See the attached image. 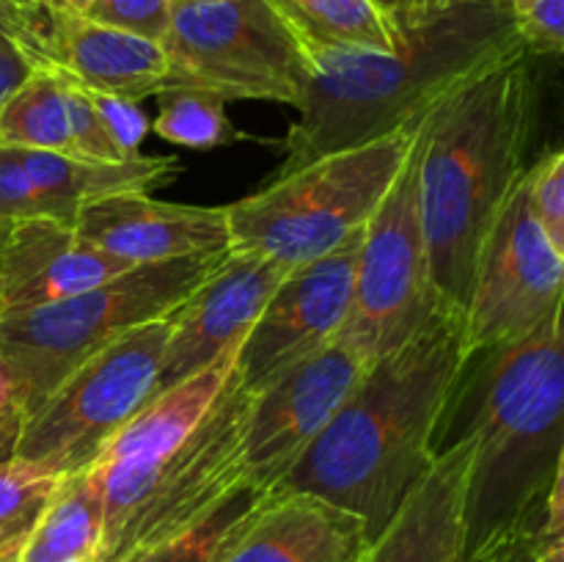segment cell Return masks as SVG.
<instances>
[{"instance_id":"6da1fadb","label":"cell","mask_w":564,"mask_h":562,"mask_svg":"<svg viewBox=\"0 0 564 562\" xmlns=\"http://www.w3.org/2000/svg\"><path fill=\"white\" fill-rule=\"evenodd\" d=\"M471 439L463 556L527 538L564 540L562 309L516 342L468 353L435 452Z\"/></svg>"},{"instance_id":"7a4b0ae2","label":"cell","mask_w":564,"mask_h":562,"mask_svg":"<svg viewBox=\"0 0 564 562\" xmlns=\"http://www.w3.org/2000/svg\"><path fill=\"white\" fill-rule=\"evenodd\" d=\"M391 50L312 53L275 174L413 127L460 83L527 53L510 0H427L394 22Z\"/></svg>"},{"instance_id":"3957f363","label":"cell","mask_w":564,"mask_h":562,"mask_svg":"<svg viewBox=\"0 0 564 562\" xmlns=\"http://www.w3.org/2000/svg\"><path fill=\"white\" fill-rule=\"evenodd\" d=\"M466 358L463 314L441 309L411 339L369 361L273 490L317 496L356 516L369 540L378 538L433 463Z\"/></svg>"},{"instance_id":"277c9868","label":"cell","mask_w":564,"mask_h":562,"mask_svg":"<svg viewBox=\"0 0 564 562\" xmlns=\"http://www.w3.org/2000/svg\"><path fill=\"white\" fill-rule=\"evenodd\" d=\"M532 55L468 77L419 121V202L441 303L466 309L496 215L527 171L538 125Z\"/></svg>"},{"instance_id":"5b68a950","label":"cell","mask_w":564,"mask_h":562,"mask_svg":"<svg viewBox=\"0 0 564 562\" xmlns=\"http://www.w3.org/2000/svg\"><path fill=\"white\" fill-rule=\"evenodd\" d=\"M248 406L251 391L231 369L207 417L180 444L147 461L94 466L102 488L97 562H119L193 527L248 483L242 468Z\"/></svg>"},{"instance_id":"8992f818","label":"cell","mask_w":564,"mask_h":562,"mask_svg":"<svg viewBox=\"0 0 564 562\" xmlns=\"http://www.w3.org/2000/svg\"><path fill=\"white\" fill-rule=\"evenodd\" d=\"M416 127L273 174L257 193L226 207L231 248L295 268L345 246L361 235L394 185Z\"/></svg>"},{"instance_id":"52a82bcc","label":"cell","mask_w":564,"mask_h":562,"mask_svg":"<svg viewBox=\"0 0 564 562\" xmlns=\"http://www.w3.org/2000/svg\"><path fill=\"white\" fill-rule=\"evenodd\" d=\"M226 253L135 264L64 301L0 314V356L17 378L22 413L36 411L66 375L110 342L180 306Z\"/></svg>"},{"instance_id":"ba28073f","label":"cell","mask_w":564,"mask_h":562,"mask_svg":"<svg viewBox=\"0 0 564 562\" xmlns=\"http://www.w3.org/2000/svg\"><path fill=\"white\" fill-rule=\"evenodd\" d=\"M165 88H202L220 99H264L297 108L312 58L268 0L174 3Z\"/></svg>"},{"instance_id":"9c48e42d","label":"cell","mask_w":564,"mask_h":562,"mask_svg":"<svg viewBox=\"0 0 564 562\" xmlns=\"http://www.w3.org/2000/svg\"><path fill=\"white\" fill-rule=\"evenodd\" d=\"M169 314L127 331L83 361L22 419L11 457L53 477L94 466L108 441L152 397Z\"/></svg>"},{"instance_id":"30bf717a","label":"cell","mask_w":564,"mask_h":562,"mask_svg":"<svg viewBox=\"0 0 564 562\" xmlns=\"http://www.w3.org/2000/svg\"><path fill=\"white\" fill-rule=\"evenodd\" d=\"M446 309L430 270L419 202V127L394 185L361 231L350 317L341 334L367 358L391 353Z\"/></svg>"},{"instance_id":"8fae6325","label":"cell","mask_w":564,"mask_h":562,"mask_svg":"<svg viewBox=\"0 0 564 562\" xmlns=\"http://www.w3.org/2000/svg\"><path fill=\"white\" fill-rule=\"evenodd\" d=\"M564 251L529 209L523 176L496 215L463 309L468 353L516 342L562 309Z\"/></svg>"},{"instance_id":"7c38bea8","label":"cell","mask_w":564,"mask_h":562,"mask_svg":"<svg viewBox=\"0 0 564 562\" xmlns=\"http://www.w3.org/2000/svg\"><path fill=\"white\" fill-rule=\"evenodd\" d=\"M0 31L28 69L83 91L147 99L169 86L171 61L163 44L99 25L86 14L50 11L28 0H0Z\"/></svg>"},{"instance_id":"4fadbf2b","label":"cell","mask_w":564,"mask_h":562,"mask_svg":"<svg viewBox=\"0 0 564 562\" xmlns=\"http://www.w3.org/2000/svg\"><path fill=\"white\" fill-rule=\"evenodd\" d=\"M372 358L347 339L303 358L251 395L242 439V468L248 483L273 490L295 466L345 402Z\"/></svg>"},{"instance_id":"5bb4252c","label":"cell","mask_w":564,"mask_h":562,"mask_svg":"<svg viewBox=\"0 0 564 562\" xmlns=\"http://www.w3.org/2000/svg\"><path fill=\"white\" fill-rule=\"evenodd\" d=\"M361 235L312 262L295 264L237 347L235 375L253 395L264 383L314 356L345 331Z\"/></svg>"},{"instance_id":"9a60e30c","label":"cell","mask_w":564,"mask_h":562,"mask_svg":"<svg viewBox=\"0 0 564 562\" xmlns=\"http://www.w3.org/2000/svg\"><path fill=\"white\" fill-rule=\"evenodd\" d=\"M290 270V264L262 253L231 248L213 273L169 312V339L152 395L235 353Z\"/></svg>"},{"instance_id":"2e32d148","label":"cell","mask_w":564,"mask_h":562,"mask_svg":"<svg viewBox=\"0 0 564 562\" xmlns=\"http://www.w3.org/2000/svg\"><path fill=\"white\" fill-rule=\"evenodd\" d=\"M69 224L83 240L132 268L231 251L226 207L158 202L149 193L88 202L75 209Z\"/></svg>"},{"instance_id":"e0dca14e","label":"cell","mask_w":564,"mask_h":562,"mask_svg":"<svg viewBox=\"0 0 564 562\" xmlns=\"http://www.w3.org/2000/svg\"><path fill=\"white\" fill-rule=\"evenodd\" d=\"M130 268L83 240L69 220H20L0 242V314L64 301Z\"/></svg>"},{"instance_id":"ac0fdd59","label":"cell","mask_w":564,"mask_h":562,"mask_svg":"<svg viewBox=\"0 0 564 562\" xmlns=\"http://www.w3.org/2000/svg\"><path fill=\"white\" fill-rule=\"evenodd\" d=\"M471 455V439L441 446L383 532L369 540L361 562H466L463 505Z\"/></svg>"},{"instance_id":"d6986e66","label":"cell","mask_w":564,"mask_h":562,"mask_svg":"<svg viewBox=\"0 0 564 562\" xmlns=\"http://www.w3.org/2000/svg\"><path fill=\"white\" fill-rule=\"evenodd\" d=\"M369 538L350 512L308 494L270 490L218 562H361Z\"/></svg>"},{"instance_id":"ffe728a7","label":"cell","mask_w":564,"mask_h":562,"mask_svg":"<svg viewBox=\"0 0 564 562\" xmlns=\"http://www.w3.org/2000/svg\"><path fill=\"white\" fill-rule=\"evenodd\" d=\"M33 185L72 220L77 207L116 193H149L180 176L182 163L165 154H138L132 160H86L72 154L22 152Z\"/></svg>"},{"instance_id":"44dd1931","label":"cell","mask_w":564,"mask_h":562,"mask_svg":"<svg viewBox=\"0 0 564 562\" xmlns=\"http://www.w3.org/2000/svg\"><path fill=\"white\" fill-rule=\"evenodd\" d=\"M237 350L229 356L218 358L209 364L202 372L191 375V378L180 380L171 389L158 391L149 397L135 413L124 422V428L108 441L102 455L97 457L94 466H105V463H135L147 461V457L160 455V452L171 450L180 444L196 424L207 417L213 408L215 397L229 380L231 369H235Z\"/></svg>"},{"instance_id":"7402d4cb","label":"cell","mask_w":564,"mask_h":562,"mask_svg":"<svg viewBox=\"0 0 564 562\" xmlns=\"http://www.w3.org/2000/svg\"><path fill=\"white\" fill-rule=\"evenodd\" d=\"M102 488L97 468L61 477L14 562H97Z\"/></svg>"},{"instance_id":"603a6c76","label":"cell","mask_w":564,"mask_h":562,"mask_svg":"<svg viewBox=\"0 0 564 562\" xmlns=\"http://www.w3.org/2000/svg\"><path fill=\"white\" fill-rule=\"evenodd\" d=\"M295 31L303 47L325 50H391L397 31L372 0H268Z\"/></svg>"},{"instance_id":"cb8c5ba5","label":"cell","mask_w":564,"mask_h":562,"mask_svg":"<svg viewBox=\"0 0 564 562\" xmlns=\"http://www.w3.org/2000/svg\"><path fill=\"white\" fill-rule=\"evenodd\" d=\"M0 147L75 158L66 83L44 72H31L0 102Z\"/></svg>"},{"instance_id":"d4e9b609","label":"cell","mask_w":564,"mask_h":562,"mask_svg":"<svg viewBox=\"0 0 564 562\" xmlns=\"http://www.w3.org/2000/svg\"><path fill=\"white\" fill-rule=\"evenodd\" d=\"M268 494L270 490L253 483L237 485L218 507L198 518L193 527L158 540L147 549L132 551L119 562H218Z\"/></svg>"},{"instance_id":"484cf974","label":"cell","mask_w":564,"mask_h":562,"mask_svg":"<svg viewBox=\"0 0 564 562\" xmlns=\"http://www.w3.org/2000/svg\"><path fill=\"white\" fill-rule=\"evenodd\" d=\"M158 102L152 130L174 147L215 149L237 138L226 116V99L218 94L202 88H165L158 94Z\"/></svg>"},{"instance_id":"4316f807","label":"cell","mask_w":564,"mask_h":562,"mask_svg":"<svg viewBox=\"0 0 564 562\" xmlns=\"http://www.w3.org/2000/svg\"><path fill=\"white\" fill-rule=\"evenodd\" d=\"M61 477L44 474L28 463L0 461V562H14L58 488Z\"/></svg>"},{"instance_id":"83f0119b","label":"cell","mask_w":564,"mask_h":562,"mask_svg":"<svg viewBox=\"0 0 564 562\" xmlns=\"http://www.w3.org/2000/svg\"><path fill=\"white\" fill-rule=\"evenodd\" d=\"M523 191L540 229L564 251V152L549 149L523 171Z\"/></svg>"},{"instance_id":"f1b7e54d","label":"cell","mask_w":564,"mask_h":562,"mask_svg":"<svg viewBox=\"0 0 564 562\" xmlns=\"http://www.w3.org/2000/svg\"><path fill=\"white\" fill-rule=\"evenodd\" d=\"M174 3L176 0H91L86 17L99 25L163 44L174 17Z\"/></svg>"},{"instance_id":"f546056e","label":"cell","mask_w":564,"mask_h":562,"mask_svg":"<svg viewBox=\"0 0 564 562\" xmlns=\"http://www.w3.org/2000/svg\"><path fill=\"white\" fill-rule=\"evenodd\" d=\"M33 218L69 220L36 185L14 149L0 147V220L20 224Z\"/></svg>"},{"instance_id":"4dcf8cb0","label":"cell","mask_w":564,"mask_h":562,"mask_svg":"<svg viewBox=\"0 0 564 562\" xmlns=\"http://www.w3.org/2000/svg\"><path fill=\"white\" fill-rule=\"evenodd\" d=\"M91 97L94 110L99 116V125L108 132L110 143L124 160H132L141 154L143 138L152 132V119L141 108V99L119 97V94H99L86 91Z\"/></svg>"},{"instance_id":"1f68e13d","label":"cell","mask_w":564,"mask_h":562,"mask_svg":"<svg viewBox=\"0 0 564 562\" xmlns=\"http://www.w3.org/2000/svg\"><path fill=\"white\" fill-rule=\"evenodd\" d=\"M518 39L529 55H562L564 0H510Z\"/></svg>"},{"instance_id":"d6a6232c","label":"cell","mask_w":564,"mask_h":562,"mask_svg":"<svg viewBox=\"0 0 564 562\" xmlns=\"http://www.w3.org/2000/svg\"><path fill=\"white\" fill-rule=\"evenodd\" d=\"M22 419H25V413H22L17 378L6 358L0 356V439L14 441L22 428Z\"/></svg>"},{"instance_id":"836d02e7","label":"cell","mask_w":564,"mask_h":562,"mask_svg":"<svg viewBox=\"0 0 564 562\" xmlns=\"http://www.w3.org/2000/svg\"><path fill=\"white\" fill-rule=\"evenodd\" d=\"M28 75H31L28 64L22 61V55L17 53L14 44L6 39V33L0 31V102H3Z\"/></svg>"},{"instance_id":"e575fe53","label":"cell","mask_w":564,"mask_h":562,"mask_svg":"<svg viewBox=\"0 0 564 562\" xmlns=\"http://www.w3.org/2000/svg\"><path fill=\"white\" fill-rule=\"evenodd\" d=\"M375 6H378L380 11H383L386 17H389V22L394 25L397 20H402L405 14H411V11L422 9L427 0H372Z\"/></svg>"},{"instance_id":"d590c367","label":"cell","mask_w":564,"mask_h":562,"mask_svg":"<svg viewBox=\"0 0 564 562\" xmlns=\"http://www.w3.org/2000/svg\"><path fill=\"white\" fill-rule=\"evenodd\" d=\"M28 3H36L50 11H66V14H86L91 0H28Z\"/></svg>"},{"instance_id":"8d00e7d4","label":"cell","mask_w":564,"mask_h":562,"mask_svg":"<svg viewBox=\"0 0 564 562\" xmlns=\"http://www.w3.org/2000/svg\"><path fill=\"white\" fill-rule=\"evenodd\" d=\"M490 562H564V545H554L549 551H540L534 556H510V560H490Z\"/></svg>"},{"instance_id":"74e56055","label":"cell","mask_w":564,"mask_h":562,"mask_svg":"<svg viewBox=\"0 0 564 562\" xmlns=\"http://www.w3.org/2000/svg\"><path fill=\"white\" fill-rule=\"evenodd\" d=\"M11 450H14V441H11V439H0V461H9Z\"/></svg>"},{"instance_id":"f35d334b","label":"cell","mask_w":564,"mask_h":562,"mask_svg":"<svg viewBox=\"0 0 564 562\" xmlns=\"http://www.w3.org/2000/svg\"><path fill=\"white\" fill-rule=\"evenodd\" d=\"M11 226H14V224H6V220H0V242H3V237L9 235Z\"/></svg>"},{"instance_id":"ab89813d","label":"cell","mask_w":564,"mask_h":562,"mask_svg":"<svg viewBox=\"0 0 564 562\" xmlns=\"http://www.w3.org/2000/svg\"><path fill=\"white\" fill-rule=\"evenodd\" d=\"M176 3H209V0H176Z\"/></svg>"}]
</instances>
